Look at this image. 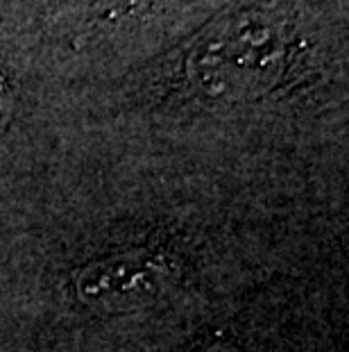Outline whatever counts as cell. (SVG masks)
I'll use <instances>...</instances> for the list:
<instances>
[{
	"instance_id": "277c9868",
	"label": "cell",
	"mask_w": 349,
	"mask_h": 352,
	"mask_svg": "<svg viewBox=\"0 0 349 352\" xmlns=\"http://www.w3.org/2000/svg\"><path fill=\"white\" fill-rule=\"evenodd\" d=\"M191 352H241L234 343L229 341H222V339H215V341H206L202 346L193 348Z\"/></svg>"
},
{
	"instance_id": "7a4b0ae2",
	"label": "cell",
	"mask_w": 349,
	"mask_h": 352,
	"mask_svg": "<svg viewBox=\"0 0 349 352\" xmlns=\"http://www.w3.org/2000/svg\"><path fill=\"white\" fill-rule=\"evenodd\" d=\"M177 277L180 264L168 252L134 248L82 266L75 273V294L95 311L125 314L154 305Z\"/></svg>"
},
{
	"instance_id": "6da1fadb",
	"label": "cell",
	"mask_w": 349,
	"mask_h": 352,
	"mask_svg": "<svg viewBox=\"0 0 349 352\" xmlns=\"http://www.w3.org/2000/svg\"><path fill=\"white\" fill-rule=\"evenodd\" d=\"M286 62L281 30L258 14H241L209 28L186 59L197 94L215 102H236L265 94Z\"/></svg>"
},
{
	"instance_id": "3957f363",
	"label": "cell",
	"mask_w": 349,
	"mask_h": 352,
	"mask_svg": "<svg viewBox=\"0 0 349 352\" xmlns=\"http://www.w3.org/2000/svg\"><path fill=\"white\" fill-rule=\"evenodd\" d=\"M12 111H14V94H12V87L7 78L0 73V134L7 127L12 118Z\"/></svg>"
}]
</instances>
